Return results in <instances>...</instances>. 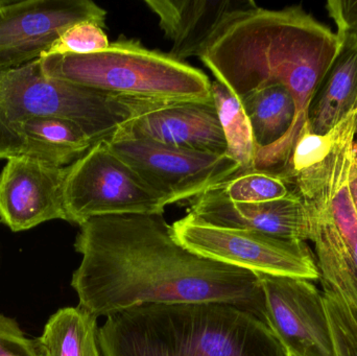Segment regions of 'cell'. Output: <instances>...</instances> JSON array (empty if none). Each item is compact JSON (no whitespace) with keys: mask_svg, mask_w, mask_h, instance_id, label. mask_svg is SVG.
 Wrapping results in <instances>:
<instances>
[{"mask_svg":"<svg viewBox=\"0 0 357 356\" xmlns=\"http://www.w3.org/2000/svg\"><path fill=\"white\" fill-rule=\"evenodd\" d=\"M75 250L71 286L98 319L142 305L224 303L268 325L257 274L184 248L162 215L94 217L79 226Z\"/></svg>","mask_w":357,"mask_h":356,"instance_id":"cell-1","label":"cell"},{"mask_svg":"<svg viewBox=\"0 0 357 356\" xmlns=\"http://www.w3.org/2000/svg\"><path fill=\"white\" fill-rule=\"evenodd\" d=\"M341 46L337 33L301 6L257 8L231 22L199 60L241 100L266 86L284 85L297 107L295 123L279 144L256 155L254 169L278 171L307 129V111Z\"/></svg>","mask_w":357,"mask_h":356,"instance_id":"cell-2","label":"cell"},{"mask_svg":"<svg viewBox=\"0 0 357 356\" xmlns=\"http://www.w3.org/2000/svg\"><path fill=\"white\" fill-rule=\"evenodd\" d=\"M102 356H289L253 314L224 303L150 304L106 318Z\"/></svg>","mask_w":357,"mask_h":356,"instance_id":"cell-3","label":"cell"},{"mask_svg":"<svg viewBox=\"0 0 357 356\" xmlns=\"http://www.w3.org/2000/svg\"><path fill=\"white\" fill-rule=\"evenodd\" d=\"M356 127L357 107L340 123L329 150L284 177L310 212L323 288L357 301V211L349 187Z\"/></svg>","mask_w":357,"mask_h":356,"instance_id":"cell-4","label":"cell"},{"mask_svg":"<svg viewBox=\"0 0 357 356\" xmlns=\"http://www.w3.org/2000/svg\"><path fill=\"white\" fill-rule=\"evenodd\" d=\"M48 77L155 102H211L207 75L169 54L149 49L139 40L121 38L90 54L39 58Z\"/></svg>","mask_w":357,"mask_h":356,"instance_id":"cell-5","label":"cell"},{"mask_svg":"<svg viewBox=\"0 0 357 356\" xmlns=\"http://www.w3.org/2000/svg\"><path fill=\"white\" fill-rule=\"evenodd\" d=\"M46 77L40 60L0 70V125L31 117H56L79 125L94 144L112 141L156 105Z\"/></svg>","mask_w":357,"mask_h":356,"instance_id":"cell-6","label":"cell"},{"mask_svg":"<svg viewBox=\"0 0 357 356\" xmlns=\"http://www.w3.org/2000/svg\"><path fill=\"white\" fill-rule=\"evenodd\" d=\"M63 199L67 222L77 226L109 215H163L167 207L107 141L67 167Z\"/></svg>","mask_w":357,"mask_h":356,"instance_id":"cell-7","label":"cell"},{"mask_svg":"<svg viewBox=\"0 0 357 356\" xmlns=\"http://www.w3.org/2000/svg\"><path fill=\"white\" fill-rule=\"evenodd\" d=\"M178 244L203 258L280 277L321 279L320 270L305 242L282 240L248 229L218 227L188 213L173 226Z\"/></svg>","mask_w":357,"mask_h":356,"instance_id":"cell-8","label":"cell"},{"mask_svg":"<svg viewBox=\"0 0 357 356\" xmlns=\"http://www.w3.org/2000/svg\"><path fill=\"white\" fill-rule=\"evenodd\" d=\"M108 144L167 206L193 200L241 171L226 154L184 150L128 135Z\"/></svg>","mask_w":357,"mask_h":356,"instance_id":"cell-9","label":"cell"},{"mask_svg":"<svg viewBox=\"0 0 357 356\" xmlns=\"http://www.w3.org/2000/svg\"><path fill=\"white\" fill-rule=\"evenodd\" d=\"M107 12L91 0H0V70L39 59L69 27H106Z\"/></svg>","mask_w":357,"mask_h":356,"instance_id":"cell-10","label":"cell"},{"mask_svg":"<svg viewBox=\"0 0 357 356\" xmlns=\"http://www.w3.org/2000/svg\"><path fill=\"white\" fill-rule=\"evenodd\" d=\"M268 325L289 356H335L324 297L310 280L257 274Z\"/></svg>","mask_w":357,"mask_h":356,"instance_id":"cell-11","label":"cell"},{"mask_svg":"<svg viewBox=\"0 0 357 356\" xmlns=\"http://www.w3.org/2000/svg\"><path fill=\"white\" fill-rule=\"evenodd\" d=\"M67 167L29 157L10 158L0 173V222L13 232L54 219L67 222L63 199Z\"/></svg>","mask_w":357,"mask_h":356,"instance_id":"cell-12","label":"cell"},{"mask_svg":"<svg viewBox=\"0 0 357 356\" xmlns=\"http://www.w3.org/2000/svg\"><path fill=\"white\" fill-rule=\"evenodd\" d=\"M189 213L218 227L253 230L282 240L306 242L312 236L310 212L296 192L280 200L245 204L231 202L210 188L190 201Z\"/></svg>","mask_w":357,"mask_h":356,"instance_id":"cell-13","label":"cell"},{"mask_svg":"<svg viewBox=\"0 0 357 356\" xmlns=\"http://www.w3.org/2000/svg\"><path fill=\"white\" fill-rule=\"evenodd\" d=\"M121 135L195 152L216 155L227 152L226 139L213 100L156 105L136 117L119 136Z\"/></svg>","mask_w":357,"mask_h":356,"instance_id":"cell-14","label":"cell"},{"mask_svg":"<svg viewBox=\"0 0 357 356\" xmlns=\"http://www.w3.org/2000/svg\"><path fill=\"white\" fill-rule=\"evenodd\" d=\"M173 42L172 58H201L231 22L257 8L252 0H146Z\"/></svg>","mask_w":357,"mask_h":356,"instance_id":"cell-15","label":"cell"},{"mask_svg":"<svg viewBox=\"0 0 357 356\" xmlns=\"http://www.w3.org/2000/svg\"><path fill=\"white\" fill-rule=\"evenodd\" d=\"M94 146L85 132L56 117H31L0 125V159L29 157L66 167Z\"/></svg>","mask_w":357,"mask_h":356,"instance_id":"cell-16","label":"cell"},{"mask_svg":"<svg viewBox=\"0 0 357 356\" xmlns=\"http://www.w3.org/2000/svg\"><path fill=\"white\" fill-rule=\"evenodd\" d=\"M339 52L319 84L307 111V129L331 133L357 107V33H337Z\"/></svg>","mask_w":357,"mask_h":356,"instance_id":"cell-17","label":"cell"},{"mask_svg":"<svg viewBox=\"0 0 357 356\" xmlns=\"http://www.w3.org/2000/svg\"><path fill=\"white\" fill-rule=\"evenodd\" d=\"M239 100L251 123L257 152L276 146L293 127L297 107L284 85L260 88Z\"/></svg>","mask_w":357,"mask_h":356,"instance_id":"cell-18","label":"cell"},{"mask_svg":"<svg viewBox=\"0 0 357 356\" xmlns=\"http://www.w3.org/2000/svg\"><path fill=\"white\" fill-rule=\"evenodd\" d=\"M37 342L43 356H102L98 318L81 307L59 309Z\"/></svg>","mask_w":357,"mask_h":356,"instance_id":"cell-19","label":"cell"},{"mask_svg":"<svg viewBox=\"0 0 357 356\" xmlns=\"http://www.w3.org/2000/svg\"><path fill=\"white\" fill-rule=\"evenodd\" d=\"M211 94L226 139L227 156L233 159L241 171L254 169L257 144L241 100L216 79L211 82Z\"/></svg>","mask_w":357,"mask_h":356,"instance_id":"cell-20","label":"cell"},{"mask_svg":"<svg viewBox=\"0 0 357 356\" xmlns=\"http://www.w3.org/2000/svg\"><path fill=\"white\" fill-rule=\"evenodd\" d=\"M215 188L231 202L245 204L280 200L295 192L282 173L260 169L238 171Z\"/></svg>","mask_w":357,"mask_h":356,"instance_id":"cell-21","label":"cell"},{"mask_svg":"<svg viewBox=\"0 0 357 356\" xmlns=\"http://www.w3.org/2000/svg\"><path fill=\"white\" fill-rule=\"evenodd\" d=\"M323 297L335 356H357V301L331 288Z\"/></svg>","mask_w":357,"mask_h":356,"instance_id":"cell-22","label":"cell"},{"mask_svg":"<svg viewBox=\"0 0 357 356\" xmlns=\"http://www.w3.org/2000/svg\"><path fill=\"white\" fill-rule=\"evenodd\" d=\"M109 46L110 41L102 26L93 22H81L65 31L41 56L90 54L107 49Z\"/></svg>","mask_w":357,"mask_h":356,"instance_id":"cell-23","label":"cell"},{"mask_svg":"<svg viewBox=\"0 0 357 356\" xmlns=\"http://www.w3.org/2000/svg\"><path fill=\"white\" fill-rule=\"evenodd\" d=\"M0 356H43L37 339L25 336L16 320L0 314Z\"/></svg>","mask_w":357,"mask_h":356,"instance_id":"cell-24","label":"cell"},{"mask_svg":"<svg viewBox=\"0 0 357 356\" xmlns=\"http://www.w3.org/2000/svg\"><path fill=\"white\" fill-rule=\"evenodd\" d=\"M327 10L337 24V33H357V0H331Z\"/></svg>","mask_w":357,"mask_h":356,"instance_id":"cell-25","label":"cell"},{"mask_svg":"<svg viewBox=\"0 0 357 356\" xmlns=\"http://www.w3.org/2000/svg\"><path fill=\"white\" fill-rule=\"evenodd\" d=\"M349 187L357 211V159L356 155H354V156H352L351 167H350Z\"/></svg>","mask_w":357,"mask_h":356,"instance_id":"cell-26","label":"cell"},{"mask_svg":"<svg viewBox=\"0 0 357 356\" xmlns=\"http://www.w3.org/2000/svg\"><path fill=\"white\" fill-rule=\"evenodd\" d=\"M354 155H356V157L357 159V127H356V139H354Z\"/></svg>","mask_w":357,"mask_h":356,"instance_id":"cell-27","label":"cell"}]
</instances>
